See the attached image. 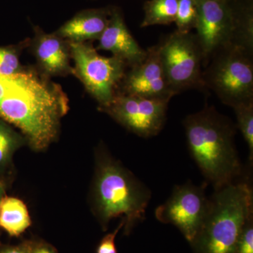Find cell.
Wrapping results in <instances>:
<instances>
[{"label":"cell","instance_id":"1","mask_svg":"<svg viewBox=\"0 0 253 253\" xmlns=\"http://www.w3.org/2000/svg\"><path fill=\"white\" fill-rule=\"evenodd\" d=\"M68 99L62 88L25 69L11 76L0 101V117L18 126L37 149L46 147L57 134Z\"/></svg>","mask_w":253,"mask_h":253},{"label":"cell","instance_id":"2","mask_svg":"<svg viewBox=\"0 0 253 253\" xmlns=\"http://www.w3.org/2000/svg\"><path fill=\"white\" fill-rule=\"evenodd\" d=\"M183 125L190 154L214 189L239 179L243 168L235 145L236 125L208 105L186 116Z\"/></svg>","mask_w":253,"mask_h":253},{"label":"cell","instance_id":"3","mask_svg":"<svg viewBox=\"0 0 253 253\" xmlns=\"http://www.w3.org/2000/svg\"><path fill=\"white\" fill-rule=\"evenodd\" d=\"M253 214L249 181L239 179L214 189L204 222L190 243L192 253H234L243 226Z\"/></svg>","mask_w":253,"mask_h":253},{"label":"cell","instance_id":"4","mask_svg":"<svg viewBox=\"0 0 253 253\" xmlns=\"http://www.w3.org/2000/svg\"><path fill=\"white\" fill-rule=\"evenodd\" d=\"M95 184L96 211L104 226L113 218L124 216L125 232L146 217L151 192L144 183L109 156L99 161Z\"/></svg>","mask_w":253,"mask_h":253},{"label":"cell","instance_id":"5","mask_svg":"<svg viewBox=\"0 0 253 253\" xmlns=\"http://www.w3.org/2000/svg\"><path fill=\"white\" fill-rule=\"evenodd\" d=\"M197 3L199 14L196 35L204 54V66L213 55L229 46L253 51V0Z\"/></svg>","mask_w":253,"mask_h":253},{"label":"cell","instance_id":"6","mask_svg":"<svg viewBox=\"0 0 253 253\" xmlns=\"http://www.w3.org/2000/svg\"><path fill=\"white\" fill-rule=\"evenodd\" d=\"M206 91L211 89L223 104L234 108L253 102V51L239 46L224 48L204 66Z\"/></svg>","mask_w":253,"mask_h":253},{"label":"cell","instance_id":"7","mask_svg":"<svg viewBox=\"0 0 253 253\" xmlns=\"http://www.w3.org/2000/svg\"><path fill=\"white\" fill-rule=\"evenodd\" d=\"M158 46L163 71L174 95L189 89L206 91L202 78L204 54L196 33L175 31Z\"/></svg>","mask_w":253,"mask_h":253},{"label":"cell","instance_id":"8","mask_svg":"<svg viewBox=\"0 0 253 253\" xmlns=\"http://www.w3.org/2000/svg\"><path fill=\"white\" fill-rule=\"evenodd\" d=\"M68 44L75 63L73 74L81 80L101 108L107 106L118 93V86L126 75V63L115 56L99 54L86 42Z\"/></svg>","mask_w":253,"mask_h":253},{"label":"cell","instance_id":"9","mask_svg":"<svg viewBox=\"0 0 253 253\" xmlns=\"http://www.w3.org/2000/svg\"><path fill=\"white\" fill-rule=\"evenodd\" d=\"M207 183L196 185L191 181L175 186L172 194L155 211L156 219L176 226L191 243L202 225L209 206Z\"/></svg>","mask_w":253,"mask_h":253},{"label":"cell","instance_id":"10","mask_svg":"<svg viewBox=\"0 0 253 253\" xmlns=\"http://www.w3.org/2000/svg\"><path fill=\"white\" fill-rule=\"evenodd\" d=\"M169 101L118 92L103 107L120 124L143 138L158 135L164 127Z\"/></svg>","mask_w":253,"mask_h":253},{"label":"cell","instance_id":"11","mask_svg":"<svg viewBox=\"0 0 253 253\" xmlns=\"http://www.w3.org/2000/svg\"><path fill=\"white\" fill-rule=\"evenodd\" d=\"M144 61L126 73L121 85L123 94L169 101L171 90L160 59L158 44L147 50Z\"/></svg>","mask_w":253,"mask_h":253},{"label":"cell","instance_id":"12","mask_svg":"<svg viewBox=\"0 0 253 253\" xmlns=\"http://www.w3.org/2000/svg\"><path fill=\"white\" fill-rule=\"evenodd\" d=\"M98 41V49L109 51L129 68L142 62L147 54L131 36L122 11L116 6H111L109 22Z\"/></svg>","mask_w":253,"mask_h":253},{"label":"cell","instance_id":"13","mask_svg":"<svg viewBox=\"0 0 253 253\" xmlns=\"http://www.w3.org/2000/svg\"><path fill=\"white\" fill-rule=\"evenodd\" d=\"M33 50L40 67L46 76L73 74L68 42L56 33L48 34L37 28Z\"/></svg>","mask_w":253,"mask_h":253},{"label":"cell","instance_id":"14","mask_svg":"<svg viewBox=\"0 0 253 253\" xmlns=\"http://www.w3.org/2000/svg\"><path fill=\"white\" fill-rule=\"evenodd\" d=\"M111 6L83 10L58 29L56 34L68 42L99 40L109 22Z\"/></svg>","mask_w":253,"mask_h":253},{"label":"cell","instance_id":"15","mask_svg":"<svg viewBox=\"0 0 253 253\" xmlns=\"http://www.w3.org/2000/svg\"><path fill=\"white\" fill-rule=\"evenodd\" d=\"M31 225V217L26 205L14 197L0 200V228L11 236L22 234Z\"/></svg>","mask_w":253,"mask_h":253},{"label":"cell","instance_id":"16","mask_svg":"<svg viewBox=\"0 0 253 253\" xmlns=\"http://www.w3.org/2000/svg\"><path fill=\"white\" fill-rule=\"evenodd\" d=\"M178 0H148L144 4V18L141 28L169 25L175 21Z\"/></svg>","mask_w":253,"mask_h":253},{"label":"cell","instance_id":"17","mask_svg":"<svg viewBox=\"0 0 253 253\" xmlns=\"http://www.w3.org/2000/svg\"><path fill=\"white\" fill-rule=\"evenodd\" d=\"M199 5L196 0H178L175 23L180 33H189L196 29L199 20Z\"/></svg>","mask_w":253,"mask_h":253},{"label":"cell","instance_id":"18","mask_svg":"<svg viewBox=\"0 0 253 253\" xmlns=\"http://www.w3.org/2000/svg\"><path fill=\"white\" fill-rule=\"evenodd\" d=\"M236 116V126L240 129L249 149V161L253 160V102L239 105L233 109Z\"/></svg>","mask_w":253,"mask_h":253},{"label":"cell","instance_id":"19","mask_svg":"<svg viewBox=\"0 0 253 253\" xmlns=\"http://www.w3.org/2000/svg\"><path fill=\"white\" fill-rule=\"evenodd\" d=\"M19 58V49L16 46H0V74L10 76L25 71Z\"/></svg>","mask_w":253,"mask_h":253},{"label":"cell","instance_id":"20","mask_svg":"<svg viewBox=\"0 0 253 253\" xmlns=\"http://www.w3.org/2000/svg\"><path fill=\"white\" fill-rule=\"evenodd\" d=\"M17 144L18 138L14 131L0 121V166L7 161Z\"/></svg>","mask_w":253,"mask_h":253},{"label":"cell","instance_id":"21","mask_svg":"<svg viewBox=\"0 0 253 253\" xmlns=\"http://www.w3.org/2000/svg\"><path fill=\"white\" fill-rule=\"evenodd\" d=\"M234 253H253V214L243 226Z\"/></svg>","mask_w":253,"mask_h":253},{"label":"cell","instance_id":"22","mask_svg":"<svg viewBox=\"0 0 253 253\" xmlns=\"http://www.w3.org/2000/svg\"><path fill=\"white\" fill-rule=\"evenodd\" d=\"M125 225V218L113 232L109 233L100 241L96 253H118L116 246V238L118 233Z\"/></svg>","mask_w":253,"mask_h":253},{"label":"cell","instance_id":"23","mask_svg":"<svg viewBox=\"0 0 253 253\" xmlns=\"http://www.w3.org/2000/svg\"><path fill=\"white\" fill-rule=\"evenodd\" d=\"M31 243H25L19 246H8L0 249V253H30Z\"/></svg>","mask_w":253,"mask_h":253},{"label":"cell","instance_id":"24","mask_svg":"<svg viewBox=\"0 0 253 253\" xmlns=\"http://www.w3.org/2000/svg\"><path fill=\"white\" fill-rule=\"evenodd\" d=\"M30 253H56L51 246L45 244H31Z\"/></svg>","mask_w":253,"mask_h":253},{"label":"cell","instance_id":"25","mask_svg":"<svg viewBox=\"0 0 253 253\" xmlns=\"http://www.w3.org/2000/svg\"><path fill=\"white\" fill-rule=\"evenodd\" d=\"M14 76V75H13ZM11 76H5L0 74V101L7 92L10 83H11Z\"/></svg>","mask_w":253,"mask_h":253},{"label":"cell","instance_id":"26","mask_svg":"<svg viewBox=\"0 0 253 253\" xmlns=\"http://www.w3.org/2000/svg\"><path fill=\"white\" fill-rule=\"evenodd\" d=\"M2 195H3L2 186H1V184H0V200H1V198H2Z\"/></svg>","mask_w":253,"mask_h":253},{"label":"cell","instance_id":"27","mask_svg":"<svg viewBox=\"0 0 253 253\" xmlns=\"http://www.w3.org/2000/svg\"><path fill=\"white\" fill-rule=\"evenodd\" d=\"M196 2H201V1H212V0H196Z\"/></svg>","mask_w":253,"mask_h":253}]
</instances>
